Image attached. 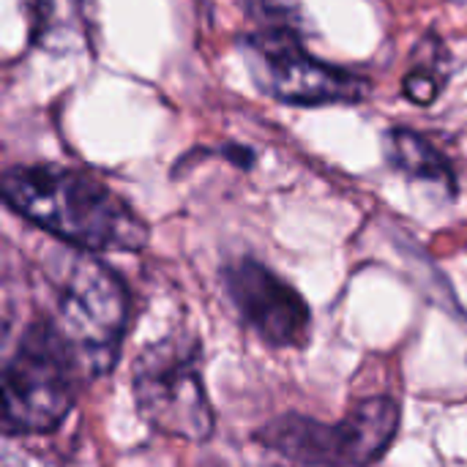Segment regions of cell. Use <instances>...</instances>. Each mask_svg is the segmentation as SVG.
I'll use <instances>...</instances> for the list:
<instances>
[{
	"instance_id": "30bf717a",
	"label": "cell",
	"mask_w": 467,
	"mask_h": 467,
	"mask_svg": "<svg viewBox=\"0 0 467 467\" xmlns=\"http://www.w3.org/2000/svg\"><path fill=\"white\" fill-rule=\"evenodd\" d=\"M441 93V77H432L424 66H413V71L405 77V96L421 107L432 104Z\"/></svg>"
},
{
	"instance_id": "52a82bcc",
	"label": "cell",
	"mask_w": 467,
	"mask_h": 467,
	"mask_svg": "<svg viewBox=\"0 0 467 467\" xmlns=\"http://www.w3.org/2000/svg\"><path fill=\"white\" fill-rule=\"evenodd\" d=\"M224 287L241 317L268 345H304L309 334V306L271 268L257 260H241L224 268Z\"/></svg>"
},
{
	"instance_id": "8992f818",
	"label": "cell",
	"mask_w": 467,
	"mask_h": 467,
	"mask_svg": "<svg viewBox=\"0 0 467 467\" xmlns=\"http://www.w3.org/2000/svg\"><path fill=\"white\" fill-rule=\"evenodd\" d=\"M238 47L257 88L285 104L315 107L353 101L364 93V82L358 77L312 57L290 25L249 33Z\"/></svg>"
},
{
	"instance_id": "7a4b0ae2",
	"label": "cell",
	"mask_w": 467,
	"mask_h": 467,
	"mask_svg": "<svg viewBox=\"0 0 467 467\" xmlns=\"http://www.w3.org/2000/svg\"><path fill=\"white\" fill-rule=\"evenodd\" d=\"M47 320L74 353L82 375L99 378L118 361L129 323V293L112 268L77 254L57 282L55 315Z\"/></svg>"
},
{
	"instance_id": "5b68a950",
	"label": "cell",
	"mask_w": 467,
	"mask_h": 467,
	"mask_svg": "<svg viewBox=\"0 0 467 467\" xmlns=\"http://www.w3.org/2000/svg\"><path fill=\"white\" fill-rule=\"evenodd\" d=\"M134 400L150 427L200 443L213 432V410L200 375V345L167 337L137 358Z\"/></svg>"
},
{
	"instance_id": "277c9868",
	"label": "cell",
	"mask_w": 467,
	"mask_h": 467,
	"mask_svg": "<svg viewBox=\"0 0 467 467\" xmlns=\"http://www.w3.org/2000/svg\"><path fill=\"white\" fill-rule=\"evenodd\" d=\"M400 427V405L389 397L358 402L342 421L282 416L260 430V443L306 467H367L378 462Z\"/></svg>"
},
{
	"instance_id": "9c48e42d",
	"label": "cell",
	"mask_w": 467,
	"mask_h": 467,
	"mask_svg": "<svg viewBox=\"0 0 467 467\" xmlns=\"http://www.w3.org/2000/svg\"><path fill=\"white\" fill-rule=\"evenodd\" d=\"M85 0H33L36 41L44 47H68L82 33Z\"/></svg>"
},
{
	"instance_id": "3957f363",
	"label": "cell",
	"mask_w": 467,
	"mask_h": 467,
	"mask_svg": "<svg viewBox=\"0 0 467 467\" xmlns=\"http://www.w3.org/2000/svg\"><path fill=\"white\" fill-rule=\"evenodd\" d=\"M85 380L74 353L44 317L19 339L3 369V427L8 435L55 430L74 408Z\"/></svg>"
},
{
	"instance_id": "6da1fadb",
	"label": "cell",
	"mask_w": 467,
	"mask_h": 467,
	"mask_svg": "<svg viewBox=\"0 0 467 467\" xmlns=\"http://www.w3.org/2000/svg\"><path fill=\"white\" fill-rule=\"evenodd\" d=\"M11 211L88 252H137L148 241L145 222L96 178L55 167H11L3 175Z\"/></svg>"
},
{
	"instance_id": "ba28073f",
	"label": "cell",
	"mask_w": 467,
	"mask_h": 467,
	"mask_svg": "<svg viewBox=\"0 0 467 467\" xmlns=\"http://www.w3.org/2000/svg\"><path fill=\"white\" fill-rule=\"evenodd\" d=\"M386 153L397 170H402L413 178L446 183L449 189H454V172H451L449 161L421 134H416L410 129H391L386 134Z\"/></svg>"
},
{
	"instance_id": "8fae6325",
	"label": "cell",
	"mask_w": 467,
	"mask_h": 467,
	"mask_svg": "<svg viewBox=\"0 0 467 467\" xmlns=\"http://www.w3.org/2000/svg\"><path fill=\"white\" fill-rule=\"evenodd\" d=\"M5 467H14V465H11V462H8V460H5Z\"/></svg>"
}]
</instances>
